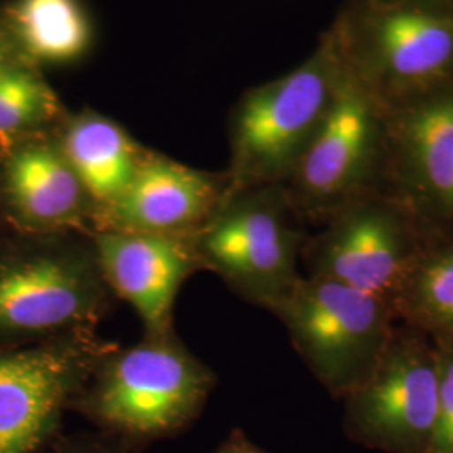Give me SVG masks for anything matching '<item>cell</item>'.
<instances>
[{
	"instance_id": "1",
	"label": "cell",
	"mask_w": 453,
	"mask_h": 453,
	"mask_svg": "<svg viewBox=\"0 0 453 453\" xmlns=\"http://www.w3.org/2000/svg\"><path fill=\"white\" fill-rule=\"evenodd\" d=\"M114 301L89 234L0 232V349L96 329Z\"/></svg>"
},
{
	"instance_id": "2",
	"label": "cell",
	"mask_w": 453,
	"mask_h": 453,
	"mask_svg": "<svg viewBox=\"0 0 453 453\" xmlns=\"http://www.w3.org/2000/svg\"><path fill=\"white\" fill-rule=\"evenodd\" d=\"M215 385L217 374L173 329L114 344L71 408L123 437H166L195 420Z\"/></svg>"
},
{
	"instance_id": "3",
	"label": "cell",
	"mask_w": 453,
	"mask_h": 453,
	"mask_svg": "<svg viewBox=\"0 0 453 453\" xmlns=\"http://www.w3.org/2000/svg\"><path fill=\"white\" fill-rule=\"evenodd\" d=\"M297 222L282 185L245 188L226 196L192 242L203 271L269 311L303 275L299 262L308 235Z\"/></svg>"
},
{
	"instance_id": "4",
	"label": "cell",
	"mask_w": 453,
	"mask_h": 453,
	"mask_svg": "<svg viewBox=\"0 0 453 453\" xmlns=\"http://www.w3.org/2000/svg\"><path fill=\"white\" fill-rule=\"evenodd\" d=\"M344 71L333 46L243 99L232 125L230 188L282 185L319 128Z\"/></svg>"
},
{
	"instance_id": "5",
	"label": "cell",
	"mask_w": 453,
	"mask_h": 453,
	"mask_svg": "<svg viewBox=\"0 0 453 453\" xmlns=\"http://www.w3.org/2000/svg\"><path fill=\"white\" fill-rule=\"evenodd\" d=\"M269 312L312 376L338 398L372 372L396 321L387 301L311 275H301Z\"/></svg>"
},
{
	"instance_id": "6",
	"label": "cell",
	"mask_w": 453,
	"mask_h": 453,
	"mask_svg": "<svg viewBox=\"0 0 453 453\" xmlns=\"http://www.w3.org/2000/svg\"><path fill=\"white\" fill-rule=\"evenodd\" d=\"M385 165V116L372 89L344 73L286 194L299 219L326 222L365 195Z\"/></svg>"
},
{
	"instance_id": "7",
	"label": "cell",
	"mask_w": 453,
	"mask_h": 453,
	"mask_svg": "<svg viewBox=\"0 0 453 453\" xmlns=\"http://www.w3.org/2000/svg\"><path fill=\"white\" fill-rule=\"evenodd\" d=\"M430 245L395 198L368 194L331 215L323 232L308 237L301 260L306 275L338 280L391 306Z\"/></svg>"
},
{
	"instance_id": "8",
	"label": "cell",
	"mask_w": 453,
	"mask_h": 453,
	"mask_svg": "<svg viewBox=\"0 0 453 453\" xmlns=\"http://www.w3.org/2000/svg\"><path fill=\"white\" fill-rule=\"evenodd\" d=\"M438 378L437 348L410 327H395L372 372L342 396L349 435L387 452H428Z\"/></svg>"
},
{
	"instance_id": "9",
	"label": "cell",
	"mask_w": 453,
	"mask_h": 453,
	"mask_svg": "<svg viewBox=\"0 0 453 453\" xmlns=\"http://www.w3.org/2000/svg\"><path fill=\"white\" fill-rule=\"evenodd\" d=\"M113 346L89 329L0 349V453H34L42 447Z\"/></svg>"
},
{
	"instance_id": "10",
	"label": "cell",
	"mask_w": 453,
	"mask_h": 453,
	"mask_svg": "<svg viewBox=\"0 0 453 453\" xmlns=\"http://www.w3.org/2000/svg\"><path fill=\"white\" fill-rule=\"evenodd\" d=\"M395 198L434 243L453 241V88L408 97L385 116Z\"/></svg>"
},
{
	"instance_id": "11",
	"label": "cell",
	"mask_w": 453,
	"mask_h": 453,
	"mask_svg": "<svg viewBox=\"0 0 453 453\" xmlns=\"http://www.w3.org/2000/svg\"><path fill=\"white\" fill-rule=\"evenodd\" d=\"M353 49L365 86L426 91L453 74V16L415 4L374 7L357 22Z\"/></svg>"
},
{
	"instance_id": "12",
	"label": "cell",
	"mask_w": 453,
	"mask_h": 453,
	"mask_svg": "<svg viewBox=\"0 0 453 453\" xmlns=\"http://www.w3.org/2000/svg\"><path fill=\"white\" fill-rule=\"evenodd\" d=\"M95 211L54 134L42 131L0 145V217L9 230L89 234Z\"/></svg>"
},
{
	"instance_id": "13",
	"label": "cell",
	"mask_w": 453,
	"mask_h": 453,
	"mask_svg": "<svg viewBox=\"0 0 453 453\" xmlns=\"http://www.w3.org/2000/svg\"><path fill=\"white\" fill-rule=\"evenodd\" d=\"M97 264L114 299L134 309L143 334L175 329L173 309L183 284L202 273L192 235L89 232Z\"/></svg>"
},
{
	"instance_id": "14",
	"label": "cell",
	"mask_w": 453,
	"mask_h": 453,
	"mask_svg": "<svg viewBox=\"0 0 453 453\" xmlns=\"http://www.w3.org/2000/svg\"><path fill=\"white\" fill-rule=\"evenodd\" d=\"M232 194L230 180L146 153L127 190L95 213L91 232L194 235Z\"/></svg>"
},
{
	"instance_id": "15",
	"label": "cell",
	"mask_w": 453,
	"mask_h": 453,
	"mask_svg": "<svg viewBox=\"0 0 453 453\" xmlns=\"http://www.w3.org/2000/svg\"><path fill=\"white\" fill-rule=\"evenodd\" d=\"M54 136L96 211L127 190L146 157L119 125L97 114L71 119Z\"/></svg>"
},
{
	"instance_id": "16",
	"label": "cell",
	"mask_w": 453,
	"mask_h": 453,
	"mask_svg": "<svg viewBox=\"0 0 453 453\" xmlns=\"http://www.w3.org/2000/svg\"><path fill=\"white\" fill-rule=\"evenodd\" d=\"M391 308L437 351L453 353V241L434 243L421 254Z\"/></svg>"
},
{
	"instance_id": "17",
	"label": "cell",
	"mask_w": 453,
	"mask_h": 453,
	"mask_svg": "<svg viewBox=\"0 0 453 453\" xmlns=\"http://www.w3.org/2000/svg\"><path fill=\"white\" fill-rule=\"evenodd\" d=\"M12 26L22 49L46 63L76 59L91 39L78 0H17Z\"/></svg>"
},
{
	"instance_id": "18",
	"label": "cell",
	"mask_w": 453,
	"mask_h": 453,
	"mask_svg": "<svg viewBox=\"0 0 453 453\" xmlns=\"http://www.w3.org/2000/svg\"><path fill=\"white\" fill-rule=\"evenodd\" d=\"M58 114L48 84L27 69L0 71V145L42 133Z\"/></svg>"
},
{
	"instance_id": "19",
	"label": "cell",
	"mask_w": 453,
	"mask_h": 453,
	"mask_svg": "<svg viewBox=\"0 0 453 453\" xmlns=\"http://www.w3.org/2000/svg\"><path fill=\"white\" fill-rule=\"evenodd\" d=\"M437 421L426 453H453V353L438 351Z\"/></svg>"
},
{
	"instance_id": "20",
	"label": "cell",
	"mask_w": 453,
	"mask_h": 453,
	"mask_svg": "<svg viewBox=\"0 0 453 453\" xmlns=\"http://www.w3.org/2000/svg\"><path fill=\"white\" fill-rule=\"evenodd\" d=\"M213 453H265L257 449L256 445H252L247 438L243 437L241 432H234L232 437L226 440V443H222L219 447V450Z\"/></svg>"
},
{
	"instance_id": "21",
	"label": "cell",
	"mask_w": 453,
	"mask_h": 453,
	"mask_svg": "<svg viewBox=\"0 0 453 453\" xmlns=\"http://www.w3.org/2000/svg\"><path fill=\"white\" fill-rule=\"evenodd\" d=\"M63 453H121L116 449H111L106 443L101 441H82V443H73L69 449H65Z\"/></svg>"
},
{
	"instance_id": "22",
	"label": "cell",
	"mask_w": 453,
	"mask_h": 453,
	"mask_svg": "<svg viewBox=\"0 0 453 453\" xmlns=\"http://www.w3.org/2000/svg\"><path fill=\"white\" fill-rule=\"evenodd\" d=\"M5 67V63H4V54H2V46H0V71Z\"/></svg>"
},
{
	"instance_id": "23",
	"label": "cell",
	"mask_w": 453,
	"mask_h": 453,
	"mask_svg": "<svg viewBox=\"0 0 453 453\" xmlns=\"http://www.w3.org/2000/svg\"><path fill=\"white\" fill-rule=\"evenodd\" d=\"M4 230H7V226H5L4 220H2V217H0V232H4Z\"/></svg>"
}]
</instances>
